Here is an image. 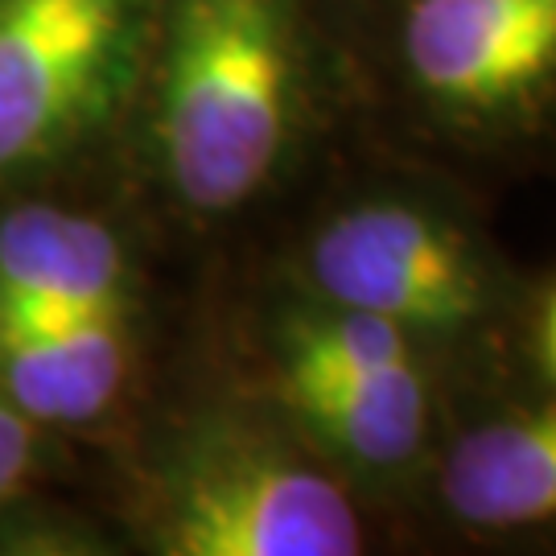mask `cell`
<instances>
[{
  "instance_id": "cell-2",
  "label": "cell",
  "mask_w": 556,
  "mask_h": 556,
  "mask_svg": "<svg viewBox=\"0 0 556 556\" xmlns=\"http://www.w3.org/2000/svg\"><path fill=\"white\" fill-rule=\"evenodd\" d=\"M314 301L363 309L420 342L486 334L511 314L516 280L491 236L438 194L383 190L338 206L309 236Z\"/></svg>"
},
{
  "instance_id": "cell-1",
  "label": "cell",
  "mask_w": 556,
  "mask_h": 556,
  "mask_svg": "<svg viewBox=\"0 0 556 556\" xmlns=\"http://www.w3.org/2000/svg\"><path fill=\"white\" fill-rule=\"evenodd\" d=\"M301 0H169L157 66V157L174 199L236 215L277 181L305 103Z\"/></svg>"
},
{
  "instance_id": "cell-10",
  "label": "cell",
  "mask_w": 556,
  "mask_h": 556,
  "mask_svg": "<svg viewBox=\"0 0 556 556\" xmlns=\"http://www.w3.org/2000/svg\"><path fill=\"white\" fill-rule=\"evenodd\" d=\"M29 454H34L29 417L0 392V503L21 486V478L29 470Z\"/></svg>"
},
{
  "instance_id": "cell-11",
  "label": "cell",
  "mask_w": 556,
  "mask_h": 556,
  "mask_svg": "<svg viewBox=\"0 0 556 556\" xmlns=\"http://www.w3.org/2000/svg\"><path fill=\"white\" fill-rule=\"evenodd\" d=\"M536 363L544 379H548V388L556 392V289L544 298L540 305V318H536Z\"/></svg>"
},
{
  "instance_id": "cell-5",
  "label": "cell",
  "mask_w": 556,
  "mask_h": 556,
  "mask_svg": "<svg viewBox=\"0 0 556 556\" xmlns=\"http://www.w3.org/2000/svg\"><path fill=\"white\" fill-rule=\"evenodd\" d=\"M280 400L338 466L400 478L429 454L433 388L420 338L392 321L309 301L280 318Z\"/></svg>"
},
{
  "instance_id": "cell-9",
  "label": "cell",
  "mask_w": 556,
  "mask_h": 556,
  "mask_svg": "<svg viewBox=\"0 0 556 556\" xmlns=\"http://www.w3.org/2000/svg\"><path fill=\"white\" fill-rule=\"evenodd\" d=\"M0 298L79 314H124L128 264L100 219L21 206L0 219Z\"/></svg>"
},
{
  "instance_id": "cell-6",
  "label": "cell",
  "mask_w": 556,
  "mask_h": 556,
  "mask_svg": "<svg viewBox=\"0 0 556 556\" xmlns=\"http://www.w3.org/2000/svg\"><path fill=\"white\" fill-rule=\"evenodd\" d=\"M153 0H0V178L79 140L132 75Z\"/></svg>"
},
{
  "instance_id": "cell-4",
  "label": "cell",
  "mask_w": 556,
  "mask_h": 556,
  "mask_svg": "<svg viewBox=\"0 0 556 556\" xmlns=\"http://www.w3.org/2000/svg\"><path fill=\"white\" fill-rule=\"evenodd\" d=\"M363 544L346 486L252 425L194 433L161 482L157 548L169 556H355Z\"/></svg>"
},
{
  "instance_id": "cell-3",
  "label": "cell",
  "mask_w": 556,
  "mask_h": 556,
  "mask_svg": "<svg viewBox=\"0 0 556 556\" xmlns=\"http://www.w3.org/2000/svg\"><path fill=\"white\" fill-rule=\"evenodd\" d=\"M396 79L462 149L536 140L556 116V0H396Z\"/></svg>"
},
{
  "instance_id": "cell-7",
  "label": "cell",
  "mask_w": 556,
  "mask_h": 556,
  "mask_svg": "<svg viewBox=\"0 0 556 556\" xmlns=\"http://www.w3.org/2000/svg\"><path fill=\"white\" fill-rule=\"evenodd\" d=\"M445 516L482 536L556 528V392L462 425L438 466Z\"/></svg>"
},
{
  "instance_id": "cell-8",
  "label": "cell",
  "mask_w": 556,
  "mask_h": 556,
  "mask_svg": "<svg viewBox=\"0 0 556 556\" xmlns=\"http://www.w3.org/2000/svg\"><path fill=\"white\" fill-rule=\"evenodd\" d=\"M124 371V314H79L0 298V392L29 420L83 425L103 417Z\"/></svg>"
}]
</instances>
